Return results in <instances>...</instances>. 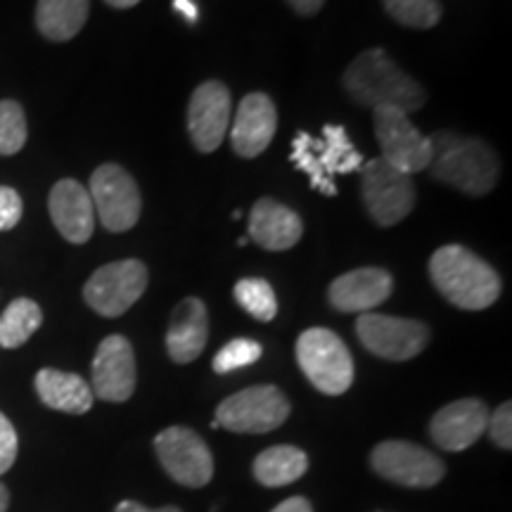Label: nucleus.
Returning a JSON list of instances; mask_svg holds the SVG:
<instances>
[{
  "mask_svg": "<svg viewBox=\"0 0 512 512\" xmlns=\"http://www.w3.org/2000/svg\"><path fill=\"white\" fill-rule=\"evenodd\" d=\"M430 174L434 181L451 185L470 197H484L496 188L501 162L486 140L437 131L430 136Z\"/></svg>",
  "mask_w": 512,
  "mask_h": 512,
  "instance_id": "1",
  "label": "nucleus"
},
{
  "mask_svg": "<svg viewBox=\"0 0 512 512\" xmlns=\"http://www.w3.org/2000/svg\"><path fill=\"white\" fill-rule=\"evenodd\" d=\"M344 88L361 107H399L406 114L425 107L427 91L382 48L363 50L344 72Z\"/></svg>",
  "mask_w": 512,
  "mask_h": 512,
  "instance_id": "2",
  "label": "nucleus"
},
{
  "mask_svg": "<svg viewBox=\"0 0 512 512\" xmlns=\"http://www.w3.org/2000/svg\"><path fill=\"white\" fill-rule=\"evenodd\" d=\"M430 278L446 302L465 311H484L501 297V275L463 245L439 247L430 259Z\"/></svg>",
  "mask_w": 512,
  "mask_h": 512,
  "instance_id": "3",
  "label": "nucleus"
},
{
  "mask_svg": "<svg viewBox=\"0 0 512 512\" xmlns=\"http://www.w3.org/2000/svg\"><path fill=\"white\" fill-rule=\"evenodd\" d=\"M363 162L366 159L351 143L344 126L328 124L320 138L299 131L292 140V164L309 176L311 188L328 197L337 195L335 176L361 171Z\"/></svg>",
  "mask_w": 512,
  "mask_h": 512,
  "instance_id": "4",
  "label": "nucleus"
},
{
  "mask_svg": "<svg viewBox=\"0 0 512 512\" xmlns=\"http://www.w3.org/2000/svg\"><path fill=\"white\" fill-rule=\"evenodd\" d=\"M297 363L313 387L342 396L354 384V358L342 337L328 328H311L297 339Z\"/></svg>",
  "mask_w": 512,
  "mask_h": 512,
  "instance_id": "5",
  "label": "nucleus"
},
{
  "mask_svg": "<svg viewBox=\"0 0 512 512\" xmlns=\"http://www.w3.org/2000/svg\"><path fill=\"white\" fill-rule=\"evenodd\" d=\"M363 207L377 226L392 228L411 214L415 207L413 176L394 169L382 157L361 166Z\"/></svg>",
  "mask_w": 512,
  "mask_h": 512,
  "instance_id": "6",
  "label": "nucleus"
},
{
  "mask_svg": "<svg viewBox=\"0 0 512 512\" xmlns=\"http://www.w3.org/2000/svg\"><path fill=\"white\" fill-rule=\"evenodd\" d=\"M290 418V401L273 384H256L228 396L216 408V427L238 434H266Z\"/></svg>",
  "mask_w": 512,
  "mask_h": 512,
  "instance_id": "7",
  "label": "nucleus"
},
{
  "mask_svg": "<svg viewBox=\"0 0 512 512\" xmlns=\"http://www.w3.org/2000/svg\"><path fill=\"white\" fill-rule=\"evenodd\" d=\"M88 195L93 200L95 216L110 233H126L138 223L143 200L138 183L124 166L100 164L88 183Z\"/></svg>",
  "mask_w": 512,
  "mask_h": 512,
  "instance_id": "8",
  "label": "nucleus"
},
{
  "mask_svg": "<svg viewBox=\"0 0 512 512\" xmlns=\"http://www.w3.org/2000/svg\"><path fill=\"white\" fill-rule=\"evenodd\" d=\"M147 266L138 259L112 261L100 266L83 285V299L95 313L119 318L143 297L147 290Z\"/></svg>",
  "mask_w": 512,
  "mask_h": 512,
  "instance_id": "9",
  "label": "nucleus"
},
{
  "mask_svg": "<svg viewBox=\"0 0 512 512\" xmlns=\"http://www.w3.org/2000/svg\"><path fill=\"white\" fill-rule=\"evenodd\" d=\"M373 126L384 162L408 176L430 166V138L422 136L418 126L399 107H375Z\"/></svg>",
  "mask_w": 512,
  "mask_h": 512,
  "instance_id": "10",
  "label": "nucleus"
},
{
  "mask_svg": "<svg viewBox=\"0 0 512 512\" xmlns=\"http://www.w3.org/2000/svg\"><path fill=\"white\" fill-rule=\"evenodd\" d=\"M356 335L370 354L387 361H411L430 344V328L420 320L361 313L356 320Z\"/></svg>",
  "mask_w": 512,
  "mask_h": 512,
  "instance_id": "11",
  "label": "nucleus"
},
{
  "mask_svg": "<svg viewBox=\"0 0 512 512\" xmlns=\"http://www.w3.org/2000/svg\"><path fill=\"white\" fill-rule=\"evenodd\" d=\"M159 463L174 482L200 489L214 477V456L204 439L190 427H169L155 437Z\"/></svg>",
  "mask_w": 512,
  "mask_h": 512,
  "instance_id": "12",
  "label": "nucleus"
},
{
  "mask_svg": "<svg viewBox=\"0 0 512 512\" xmlns=\"http://www.w3.org/2000/svg\"><path fill=\"white\" fill-rule=\"evenodd\" d=\"M370 465L380 477L411 489H430L446 475L441 458L413 441H382L373 448Z\"/></svg>",
  "mask_w": 512,
  "mask_h": 512,
  "instance_id": "13",
  "label": "nucleus"
},
{
  "mask_svg": "<svg viewBox=\"0 0 512 512\" xmlns=\"http://www.w3.org/2000/svg\"><path fill=\"white\" fill-rule=\"evenodd\" d=\"M233 114V98L226 83L204 81L192 91L188 105V131L192 145L209 155L226 140Z\"/></svg>",
  "mask_w": 512,
  "mask_h": 512,
  "instance_id": "14",
  "label": "nucleus"
},
{
  "mask_svg": "<svg viewBox=\"0 0 512 512\" xmlns=\"http://www.w3.org/2000/svg\"><path fill=\"white\" fill-rule=\"evenodd\" d=\"M93 396L124 403L136 392V354L124 335H110L100 342L93 358Z\"/></svg>",
  "mask_w": 512,
  "mask_h": 512,
  "instance_id": "15",
  "label": "nucleus"
},
{
  "mask_svg": "<svg viewBox=\"0 0 512 512\" xmlns=\"http://www.w3.org/2000/svg\"><path fill=\"white\" fill-rule=\"evenodd\" d=\"M278 131V110L266 93H249L242 98L230 126V145L242 159H254L271 145Z\"/></svg>",
  "mask_w": 512,
  "mask_h": 512,
  "instance_id": "16",
  "label": "nucleus"
},
{
  "mask_svg": "<svg viewBox=\"0 0 512 512\" xmlns=\"http://www.w3.org/2000/svg\"><path fill=\"white\" fill-rule=\"evenodd\" d=\"M48 211L57 233L72 245H86L95 230V209L88 188L74 178H62L53 185Z\"/></svg>",
  "mask_w": 512,
  "mask_h": 512,
  "instance_id": "17",
  "label": "nucleus"
},
{
  "mask_svg": "<svg viewBox=\"0 0 512 512\" xmlns=\"http://www.w3.org/2000/svg\"><path fill=\"white\" fill-rule=\"evenodd\" d=\"M489 408L479 399H460L448 403L430 422V437L444 451L458 453L470 448L486 432Z\"/></svg>",
  "mask_w": 512,
  "mask_h": 512,
  "instance_id": "18",
  "label": "nucleus"
},
{
  "mask_svg": "<svg viewBox=\"0 0 512 512\" xmlns=\"http://www.w3.org/2000/svg\"><path fill=\"white\" fill-rule=\"evenodd\" d=\"M394 278L384 268L368 266L339 275L330 285V304L342 313H368L392 297Z\"/></svg>",
  "mask_w": 512,
  "mask_h": 512,
  "instance_id": "19",
  "label": "nucleus"
},
{
  "mask_svg": "<svg viewBox=\"0 0 512 512\" xmlns=\"http://www.w3.org/2000/svg\"><path fill=\"white\" fill-rule=\"evenodd\" d=\"M304 223L297 211L285 204L261 197L249 211V240L268 249V252H285L302 240Z\"/></svg>",
  "mask_w": 512,
  "mask_h": 512,
  "instance_id": "20",
  "label": "nucleus"
},
{
  "mask_svg": "<svg viewBox=\"0 0 512 512\" xmlns=\"http://www.w3.org/2000/svg\"><path fill=\"white\" fill-rule=\"evenodd\" d=\"M209 339V313L202 299L188 297L171 313L169 330H166V351L171 361L192 363L207 347Z\"/></svg>",
  "mask_w": 512,
  "mask_h": 512,
  "instance_id": "21",
  "label": "nucleus"
},
{
  "mask_svg": "<svg viewBox=\"0 0 512 512\" xmlns=\"http://www.w3.org/2000/svg\"><path fill=\"white\" fill-rule=\"evenodd\" d=\"M36 394L48 408L69 415H83L93 408L91 384L76 373L43 368L36 375Z\"/></svg>",
  "mask_w": 512,
  "mask_h": 512,
  "instance_id": "22",
  "label": "nucleus"
},
{
  "mask_svg": "<svg viewBox=\"0 0 512 512\" xmlns=\"http://www.w3.org/2000/svg\"><path fill=\"white\" fill-rule=\"evenodd\" d=\"M91 0H38L36 27L48 41H72L86 27Z\"/></svg>",
  "mask_w": 512,
  "mask_h": 512,
  "instance_id": "23",
  "label": "nucleus"
},
{
  "mask_svg": "<svg viewBox=\"0 0 512 512\" xmlns=\"http://www.w3.org/2000/svg\"><path fill=\"white\" fill-rule=\"evenodd\" d=\"M309 458L302 448L297 446H271L259 453L254 460L256 482L278 489V486L294 484L304 477Z\"/></svg>",
  "mask_w": 512,
  "mask_h": 512,
  "instance_id": "24",
  "label": "nucleus"
},
{
  "mask_svg": "<svg viewBox=\"0 0 512 512\" xmlns=\"http://www.w3.org/2000/svg\"><path fill=\"white\" fill-rule=\"evenodd\" d=\"M43 311L34 299L19 297L0 313V347L19 349L41 328Z\"/></svg>",
  "mask_w": 512,
  "mask_h": 512,
  "instance_id": "25",
  "label": "nucleus"
},
{
  "mask_svg": "<svg viewBox=\"0 0 512 512\" xmlns=\"http://www.w3.org/2000/svg\"><path fill=\"white\" fill-rule=\"evenodd\" d=\"M233 294L235 302H238L249 316L261 320V323H268V320H273L275 313H278V299H275L271 283L264 278H242L240 283L235 285Z\"/></svg>",
  "mask_w": 512,
  "mask_h": 512,
  "instance_id": "26",
  "label": "nucleus"
},
{
  "mask_svg": "<svg viewBox=\"0 0 512 512\" xmlns=\"http://www.w3.org/2000/svg\"><path fill=\"white\" fill-rule=\"evenodd\" d=\"M387 15L408 29H432L441 19L439 0H382Z\"/></svg>",
  "mask_w": 512,
  "mask_h": 512,
  "instance_id": "27",
  "label": "nucleus"
},
{
  "mask_svg": "<svg viewBox=\"0 0 512 512\" xmlns=\"http://www.w3.org/2000/svg\"><path fill=\"white\" fill-rule=\"evenodd\" d=\"M29 128L22 105L15 100L0 102V155H17L27 143Z\"/></svg>",
  "mask_w": 512,
  "mask_h": 512,
  "instance_id": "28",
  "label": "nucleus"
},
{
  "mask_svg": "<svg viewBox=\"0 0 512 512\" xmlns=\"http://www.w3.org/2000/svg\"><path fill=\"white\" fill-rule=\"evenodd\" d=\"M261 354H264V349H261V344L256 342V339H247V337L230 339L226 347L214 356L211 368H214L219 375H228L233 373V370L254 366V363L261 358Z\"/></svg>",
  "mask_w": 512,
  "mask_h": 512,
  "instance_id": "29",
  "label": "nucleus"
},
{
  "mask_svg": "<svg viewBox=\"0 0 512 512\" xmlns=\"http://www.w3.org/2000/svg\"><path fill=\"white\" fill-rule=\"evenodd\" d=\"M486 430H489L491 439H494L496 446L510 451L512 448V403L510 401L501 403V406L494 411V415H489Z\"/></svg>",
  "mask_w": 512,
  "mask_h": 512,
  "instance_id": "30",
  "label": "nucleus"
},
{
  "mask_svg": "<svg viewBox=\"0 0 512 512\" xmlns=\"http://www.w3.org/2000/svg\"><path fill=\"white\" fill-rule=\"evenodd\" d=\"M22 197L15 188L0 185V230H12L22 221Z\"/></svg>",
  "mask_w": 512,
  "mask_h": 512,
  "instance_id": "31",
  "label": "nucleus"
},
{
  "mask_svg": "<svg viewBox=\"0 0 512 512\" xmlns=\"http://www.w3.org/2000/svg\"><path fill=\"white\" fill-rule=\"evenodd\" d=\"M17 448L19 441L15 427H12V422L0 413V475H5V472L15 465Z\"/></svg>",
  "mask_w": 512,
  "mask_h": 512,
  "instance_id": "32",
  "label": "nucleus"
},
{
  "mask_svg": "<svg viewBox=\"0 0 512 512\" xmlns=\"http://www.w3.org/2000/svg\"><path fill=\"white\" fill-rule=\"evenodd\" d=\"M287 5H290V8L297 12V15L313 17V15H318L320 10H323L325 0H287Z\"/></svg>",
  "mask_w": 512,
  "mask_h": 512,
  "instance_id": "33",
  "label": "nucleus"
},
{
  "mask_svg": "<svg viewBox=\"0 0 512 512\" xmlns=\"http://www.w3.org/2000/svg\"><path fill=\"white\" fill-rule=\"evenodd\" d=\"M271 512H313V508H311L309 498L292 496V498H287V501H283L280 505H275Z\"/></svg>",
  "mask_w": 512,
  "mask_h": 512,
  "instance_id": "34",
  "label": "nucleus"
},
{
  "mask_svg": "<svg viewBox=\"0 0 512 512\" xmlns=\"http://www.w3.org/2000/svg\"><path fill=\"white\" fill-rule=\"evenodd\" d=\"M114 512H183V510L174 508V505H166V508H159V510H150L136 501H121Z\"/></svg>",
  "mask_w": 512,
  "mask_h": 512,
  "instance_id": "35",
  "label": "nucleus"
},
{
  "mask_svg": "<svg viewBox=\"0 0 512 512\" xmlns=\"http://www.w3.org/2000/svg\"><path fill=\"white\" fill-rule=\"evenodd\" d=\"M174 8L188 19V24H195L200 19V10H197V5L192 0H174Z\"/></svg>",
  "mask_w": 512,
  "mask_h": 512,
  "instance_id": "36",
  "label": "nucleus"
},
{
  "mask_svg": "<svg viewBox=\"0 0 512 512\" xmlns=\"http://www.w3.org/2000/svg\"><path fill=\"white\" fill-rule=\"evenodd\" d=\"M107 5H110V8H117V10H128V8H133V5H138L140 0H105Z\"/></svg>",
  "mask_w": 512,
  "mask_h": 512,
  "instance_id": "37",
  "label": "nucleus"
},
{
  "mask_svg": "<svg viewBox=\"0 0 512 512\" xmlns=\"http://www.w3.org/2000/svg\"><path fill=\"white\" fill-rule=\"evenodd\" d=\"M8 505H10V494H8V489L0 484V512L8 510Z\"/></svg>",
  "mask_w": 512,
  "mask_h": 512,
  "instance_id": "38",
  "label": "nucleus"
}]
</instances>
